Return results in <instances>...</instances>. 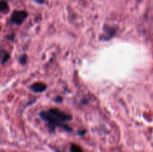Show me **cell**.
<instances>
[{"label":"cell","mask_w":153,"mask_h":152,"mask_svg":"<svg viewBox=\"0 0 153 152\" xmlns=\"http://www.w3.org/2000/svg\"><path fill=\"white\" fill-rule=\"evenodd\" d=\"M9 10V7L5 1H0V12L3 13H7Z\"/></svg>","instance_id":"obj_5"},{"label":"cell","mask_w":153,"mask_h":152,"mask_svg":"<svg viewBox=\"0 0 153 152\" xmlns=\"http://www.w3.org/2000/svg\"><path fill=\"white\" fill-rule=\"evenodd\" d=\"M48 112H49L51 115H52V116H55V118H57L58 120L61 121V122H67V121H70L72 119V116H70V115L67 114V113H64V112L58 110V109L52 108Z\"/></svg>","instance_id":"obj_3"},{"label":"cell","mask_w":153,"mask_h":152,"mask_svg":"<svg viewBox=\"0 0 153 152\" xmlns=\"http://www.w3.org/2000/svg\"><path fill=\"white\" fill-rule=\"evenodd\" d=\"M10 59V55H9L7 52H4V55H3L2 58H1V63L4 64L7 62L8 60Z\"/></svg>","instance_id":"obj_7"},{"label":"cell","mask_w":153,"mask_h":152,"mask_svg":"<svg viewBox=\"0 0 153 152\" xmlns=\"http://www.w3.org/2000/svg\"><path fill=\"white\" fill-rule=\"evenodd\" d=\"M13 37H14V34H10V35H9V36H7V37H6V38L8 39V40H13Z\"/></svg>","instance_id":"obj_9"},{"label":"cell","mask_w":153,"mask_h":152,"mask_svg":"<svg viewBox=\"0 0 153 152\" xmlns=\"http://www.w3.org/2000/svg\"><path fill=\"white\" fill-rule=\"evenodd\" d=\"M40 116L41 117L42 119H43V120L46 121V122H47L48 127H49V128L51 131H55L56 127H60V128H63V129L65 130L66 131H68V132H71V131H73L70 126H68L67 125L64 124V122L58 120L57 118H55V116L51 115L48 111L41 112V113H40Z\"/></svg>","instance_id":"obj_1"},{"label":"cell","mask_w":153,"mask_h":152,"mask_svg":"<svg viewBox=\"0 0 153 152\" xmlns=\"http://www.w3.org/2000/svg\"><path fill=\"white\" fill-rule=\"evenodd\" d=\"M28 16V13L25 10H15L10 18V22L15 25H21Z\"/></svg>","instance_id":"obj_2"},{"label":"cell","mask_w":153,"mask_h":152,"mask_svg":"<svg viewBox=\"0 0 153 152\" xmlns=\"http://www.w3.org/2000/svg\"><path fill=\"white\" fill-rule=\"evenodd\" d=\"M70 151H71V152H83V151L81 148L80 146L75 144L72 145L71 148H70Z\"/></svg>","instance_id":"obj_6"},{"label":"cell","mask_w":153,"mask_h":152,"mask_svg":"<svg viewBox=\"0 0 153 152\" xmlns=\"http://www.w3.org/2000/svg\"><path fill=\"white\" fill-rule=\"evenodd\" d=\"M55 101H56V102H59V101L61 102V101H62V98H61V97H57V98H55Z\"/></svg>","instance_id":"obj_10"},{"label":"cell","mask_w":153,"mask_h":152,"mask_svg":"<svg viewBox=\"0 0 153 152\" xmlns=\"http://www.w3.org/2000/svg\"><path fill=\"white\" fill-rule=\"evenodd\" d=\"M31 89L34 92H43L46 89V85L42 82H37L31 85Z\"/></svg>","instance_id":"obj_4"},{"label":"cell","mask_w":153,"mask_h":152,"mask_svg":"<svg viewBox=\"0 0 153 152\" xmlns=\"http://www.w3.org/2000/svg\"><path fill=\"white\" fill-rule=\"evenodd\" d=\"M0 31H1V27H0Z\"/></svg>","instance_id":"obj_13"},{"label":"cell","mask_w":153,"mask_h":152,"mask_svg":"<svg viewBox=\"0 0 153 152\" xmlns=\"http://www.w3.org/2000/svg\"><path fill=\"white\" fill-rule=\"evenodd\" d=\"M79 134H80V135H83V134H85V131H81V132H79Z\"/></svg>","instance_id":"obj_12"},{"label":"cell","mask_w":153,"mask_h":152,"mask_svg":"<svg viewBox=\"0 0 153 152\" xmlns=\"http://www.w3.org/2000/svg\"><path fill=\"white\" fill-rule=\"evenodd\" d=\"M19 62L22 65H25L27 62V56L25 55H22L19 57Z\"/></svg>","instance_id":"obj_8"},{"label":"cell","mask_w":153,"mask_h":152,"mask_svg":"<svg viewBox=\"0 0 153 152\" xmlns=\"http://www.w3.org/2000/svg\"><path fill=\"white\" fill-rule=\"evenodd\" d=\"M0 55H1V53H0Z\"/></svg>","instance_id":"obj_14"},{"label":"cell","mask_w":153,"mask_h":152,"mask_svg":"<svg viewBox=\"0 0 153 152\" xmlns=\"http://www.w3.org/2000/svg\"><path fill=\"white\" fill-rule=\"evenodd\" d=\"M38 4H43L44 3V0H35Z\"/></svg>","instance_id":"obj_11"}]
</instances>
